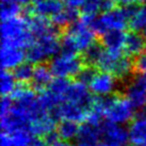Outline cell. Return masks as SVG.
<instances>
[{
  "label": "cell",
  "mask_w": 146,
  "mask_h": 146,
  "mask_svg": "<svg viewBox=\"0 0 146 146\" xmlns=\"http://www.w3.org/2000/svg\"><path fill=\"white\" fill-rule=\"evenodd\" d=\"M96 16L83 14L79 21H75L66 29L61 37V50L63 52H84L86 49L95 44L96 32L92 24Z\"/></svg>",
  "instance_id": "obj_1"
},
{
  "label": "cell",
  "mask_w": 146,
  "mask_h": 146,
  "mask_svg": "<svg viewBox=\"0 0 146 146\" xmlns=\"http://www.w3.org/2000/svg\"><path fill=\"white\" fill-rule=\"evenodd\" d=\"M33 35L30 30L29 19L16 16L2 21L1 43L2 46H12L17 48H28L32 43Z\"/></svg>",
  "instance_id": "obj_2"
},
{
  "label": "cell",
  "mask_w": 146,
  "mask_h": 146,
  "mask_svg": "<svg viewBox=\"0 0 146 146\" xmlns=\"http://www.w3.org/2000/svg\"><path fill=\"white\" fill-rule=\"evenodd\" d=\"M133 4L124 8H112L94 18L92 27L94 31L102 35L110 31H124L129 26L130 17L133 13Z\"/></svg>",
  "instance_id": "obj_3"
},
{
  "label": "cell",
  "mask_w": 146,
  "mask_h": 146,
  "mask_svg": "<svg viewBox=\"0 0 146 146\" xmlns=\"http://www.w3.org/2000/svg\"><path fill=\"white\" fill-rule=\"evenodd\" d=\"M61 50V40L58 31L33 37L32 43L26 51V57L29 63L42 64L48 59H52Z\"/></svg>",
  "instance_id": "obj_4"
},
{
  "label": "cell",
  "mask_w": 146,
  "mask_h": 146,
  "mask_svg": "<svg viewBox=\"0 0 146 146\" xmlns=\"http://www.w3.org/2000/svg\"><path fill=\"white\" fill-rule=\"evenodd\" d=\"M133 106L126 97L116 95L104 97V117L107 119V122L125 125L133 121Z\"/></svg>",
  "instance_id": "obj_5"
},
{
  "label": "cell",
  "mask_w": 146,
  "mask_h": 146,
  "mask_svg": "<svg viewBox=\"0 0 146 146\" xmlns=\"http://www.w3.org/2000/svg\"><path fill=\"white\" fill-rule=\"evenodd\" d=\"M102 72L114 75L117 79H126L132 74L133 62L129 57H124L122 53L105 50L96 64Z\"/></svg>",
  "instance_id": "obj_6"
},
{
  "label": "cell",
  "mask_w": 146,
  "mask_h": 146,
  "mask_svg": "<svg viewBox=\"0 0 146 146\" xmlns=\"http://www.w3.org/2000/svg\"><path fill=\"white\" fill-rule=\"evenodd\" d=\"M49 67L54 77L67 79L77 77L83 68V62L75 53L61 51L51 59Z\"/></svg>",
  "instance_id": "obj_7"
},
{
  "label": "cell",
  "mask_w": 146,
  "mask_h": 146,
  "mask_svg": "<svg viewBox=\"0 0 146 146\" xmlns=\"http://www.w3.org/2000/svg\"><path fill=\"white\" fill-rule=\"evenodd\" d=\"M88 86L92 94L98 97H110L118 88L117 78L107 72H99L94 75Z\"/></svg>",
  "instance_id": "obj_8"
},
{
  "label": "cell",
  "mask_w": 146,
  "mask_h": 146,
  "mask_svg": "<svg viewBox=\"0 0 146 146\" xmlns=\"http://www.w3.org/2000/svg\"><path fill=\"white\" fill-rule=\"evenodd\" d=\"M102 142L107 146H125L129 141L128 129L124 125L106 122L100 126Z\"/></svg>",
  "instance_id": "obj_9"
},
{
  "label": "cell",
  "mask_w": 146,
  "mask_h": 146,
  "mask_svg": "<svg viewBox=\"0 0 146 146\" xmlns=\"http://www.w3.org/2000/svg\"><path fill=\"white\" fill-rule=\"evenodd\" d=\"M25 59H27V57L24 49L12 46H1L0 64L2 69H15L17 66L24 63Z\"/></svg>",
  "instance_id": "obj_10"
},
{
  "label": "cell",
  "mask_w": 146,
  "mask_h": 146,
  "mask_svg": "<svg viewBox=\"0 0 146 146\" xmlns=\"http://www.w3.org/2000/svg\"><path fill=\"white\" fill-rule=\"evenodd\" d=\"M146 49V40L142 34L139 32H130L126 34L125 46L124 51L126 52L127 57H137L144 54Z\"/></svg>",
  "instance_id": "obj_11"
},
{
  "label": "cell",
  "mask_w": 146,
  "mask_h": 146,
  "mask_svg": "<svg viewBox=\"0 0 146 146\" xmlns=\"http://www.w3.org/2000/svg\"><path fill=\"white\" fill-rule=\"evenodd\" d=\"M128 133L133 146H146V117L138 115L129 125Z\"/></svg>",
  "instance_id": "obj_12"
},
{
  "label": "cell",
  "mask_w": 146,
  "mask_h": 146,
  "mask_svg": "<svg viewBox=\"0 0 146 146\" xmlns=\"http://www.w3.org/2000/svg\"><path fill=\"white\" fill-rule=\"evenodd\" d=\"M53 74L49 66L45 64H37L33 68L32 76V86L35 90L44 91L46 88H48L50 83L53 81Z\"/></svg>",
  "instance_id": "obj_13"
},
{
  "label": "cell",
  "mask_w": 146,
  "mask_h": 146,
  "mask_svg": "<svg viewBox=\"0 0 146 146\" xmlns=\"http://www.w3.org/2000/svg\"><path fill=\"white\" fill-rule=\"evenodd\" d=\"M126 41V33L124 31H110L102 35V44L105 50L112 52L122 53Z\"/></svg>",
  "instance_id": "obj_14"
},
{
  "label": "cell",
  "mask_w": 146,
  "mask_h": 146,
  "mask_svg": "<svg viewBox=\"0 0 146 146\" xmlns=\"http://www.w3.org/2000/svg\"><path fill=\"white\" fill-rule=\"evenodd\" d=\"M65 7L62 0H43L40 2H35L33 5L32 11L37 16L45 18H52Z\"/></svg>",
  "instance_id": "obj_15"
},
{
  "label": "cell",
  "mask_w": 146,
  "mask_h": 146,
  "mask_svg": "<svg viewBox=\"0 0 146 146\" xmlns=\"http://www.w3.org/2000/svg\"><path fill=\"white\" fill-rule=\"evenodd\" d=\"M100 126L102 125H93L91 123L85 122L79 129V134L77 138L79 143L94 145L99 142V140H102Z\"/></svg>",
  "instance_id": "obj_16"
},
{
  "label": "cell",
  "mask_w": 146,
  "mask_h": 146,
  "mask_svg": "<svg viewBox=\"0 0 146 146\" xmlns=\"http://www.w3.org/2000/svg\"><path fill=\"white\" fill-rule=\"evenodd\" d=\"M125 97L133 106L134 109L141 110L146 107V91L135 82L126 86Z\"/></svg>",
  "instance_id": "obj_17"
},
{
  "label": "cell",
  "mask_w": 146,
  "mask_h": 146,
  "mask_svg": "<svg viewBox=\"0 0 146 146\" xmlns=\"http://www.w3.org/2000/svg\"><path fill=\"white\" fill-rule=\"evenodd\" d=\"M32 139V134L28 131H18L14 133L2 132L0 146H27Z\"/></svg>",
  "instance_id": "obj_18"
},
{
  "label": "cell",
  "mask_w": 146,
  "mask_h": 146,
  "mask_svg": "<svg viewBox=\"0 0 146 146\" xmlns=\"http://www.w3.org/2000/svg\"><path fill=\"white\" fill-rule=\"evenodd\" d=\"M79 129L80 127L78 126V123L67 121V119H62L57 127V134L60 140L69 142L78 138Z\"/></svg>",
  "instance_id": "obj_19"
},
{
  "label": "cell",
  "mask_w": 146,
  "mask_h": 146,
  "mask_svg": "<svg viewBox=\"0 0 146 146\" xmlns=\"http://www.w3.org/2000/svg\"><path fill=\"white\" fill-rule=\"evenodd\" d=\"M113 0H85L81 9L85 15L97 16L99 12L102 13L113 8Z\"/></svg>",
  "instance_id": "obj_20"
},
{
  "label": "cell",
  "mask_w": 146,
  "mask_h": 146,
  "mask_svg": "<svg viewBox=\"0 0 146 146\" xmlns=\"http://www.w3.org/2000/svg\"><path fill=\"white\" fill-rule=\"evenodd\" d=\"M78 18V12L77 9L68 8L65 5L60 12L58 13L56 16L51 18L52 24L56 27H69L70 25H73L75 21H77Z\"/></svg>",
  "instance_id": "obj_21"
},
{
  "label": "cell",
  "mask_w": 146,
  "mask_h": 146,
  "mask_svg": "<svg viewBox=\"0 0 146 146\" xmlns=\"http://www.w3.org/2000/svg\"><path fill=\"white\" fill-rule=\"evenodd\" d=\"M129 27L133 31H144L146 29V5L135 7L132 15L130 17Z\"/></svg>",
  "instance_id": "obj_22"
},
{
  "label": "cell",
  "mask_w": 146,
  "mask_h": 146,
  "mask_svg": "<svg viewBox=\"0 0 146 146\" xmlns=\"http://www.w3.org/2000/svg\"><path fill=\"white\" fill-rule=\"evenodd\" d=\"M16 81L17 80L15 79L13 73L2 69V72L0 74V91L2 96L12 95L15 92V90L17 89Z\"/></svg>",
  "instance_id": "obj_23"
},
{
  "label": "cell",
  "mask_w": 146,
  "mask_h": 146,
  "mask_svg": "<svg viewBox=\"0 0 146 146\" xmlns=\"http://www.w3.org/2000/svg\"><path fill=\"white\" fill-rule=\"evenodd\" d=\"M21 12V4L15 0H0V15L2 21L19 16Z\"/></svg>",
  "instance_id": "obj_24"
},
{
  "label": "cell",
  "mask_w": 146,
  "mask_h": 146,
  "mask_svg": "<svg viewBox=\"0 0 146 146\" xmlns=\"http://www.w3.org/2000/svg\"><path fill=\"white\" fill-rule=\"evenodd\" d=\"M33 68L30 63H23L19 66H17L15 69H13V75L15 79L17 80V82L21 83H27V82L32 80L33 76Z\"/></svg>",
  "instance_id": "obj_25"
},
{
  "label": "cell",
  "mask_w": 146,
  "mask_h": 146,
  "mask_svg": "<svg viewBox=\"0 0 146 146\" xmlns=\"http://www.w3.org/2000/svg\"><path fill=\"white\" fill-rule=\"evenodd\" d=\"M104 51H105V49L102 48V46H99L97 44H94L83 52V60H84L86 64L96 65L97 62L99 61V59H100Z\"/></svg>",
  "instance_id": "obj_26"
},
{
  "label": "cell",
  "mask_w": 146,
  "mask_h": 146,
  "mask_svg": "<svg viewBox=\"0 0 146 146\" xmlns=\"http://www.w3.org/2000/svg\"><path fill=\"white\" fill-rule=\"evenodd\" d=\"M96 74V72L94 70L92 67H83L82 70L79 73L78 75V81L82 82V83H84V84H89L91 80H92V78L94 77V75Z\"/></svg>",
  "instance_id": "obj_27"
},
{
  "label": "cell",
  "mask_w": 146,
  "mask_h": 146,
  "mask_svg": "<svg viewBox=\"0 0 146 146\" xmlns=\"http://www.w3.org/2000/svg\"><path fill=\"white\" fill-rule=\"evenodd\" d=\"M135 69H138L139 73L146 72V53L140 56L135 62Z\"/></svg>",
  "instance_id": "obj_28"
},
{
  "label": "cell",
  "mask_w": 146,
  "mask_h": 146,
  "mask_svg": "<svg viewBox=\"0 0 146 146\" xmlns=\"http://www.w3.org/2000/svg\"><path fill=\"white\" fill-rule=\"evenodd\" d=\"M85 0H62V2L68 7V8H73V9H78L81 8L83 3H84Z\"/></svg>",
  "instance_id": "obj_29"
},
{
  "label": "cell",
  "mask_w": 146,
  "mask_h": 146,
  "mask_svg": "<svg viewBox=\"0 0 146 146\" xmlns=\"http://www.w3.org/2000/svg\"><path fill=\"white\" fill-rule=\"evenodd\" d=\"M134 82L138 83L140 86H142L143 89L146 91V72H144V73H139V75L135 77Z\"/></svg>",
  "instance_id": "obj_30"
},
{
  "label": "cell",
  "mask_w": 146,
  "mask_h": 146,
  "mask_svg": "<svg viewBox=\"0 0 146 146\" xmlns=\"http://www.w3.org/2000/svg\"><path fill=\"white\" fill-rule=\"evenodd\" d=\"M49 146H74V145H72V144L69 142H67V141H63V140L58 139L56 141H53L52 143H50Z\"/></svg>",
  "instance_id": "obj_31"
},
{
  "label": "cell",
  "mask_w": 146,
  "mask_h": 146,
  "mask_svg": "<svg viewBox=\"0 0 146 146\" xmlns=\"http://www.w3.org/2000/svg\"><path fill=\"white\" fill-rule=\"evenodd\" d=\"M27 146H47V145H46V143L44 141H42L40 139H32Z\"/></svg>",
  "instance_id": "obj_32"
},
{
  "label": "cell",
  "mask_w": 146,
  "mask_h": 146,
  "mask_svg": "<svg viewBox=\"0 0 146 146\" xmlns=\"http://www.w3.org/2000/svg\"><path fill=\"white\" fill-rule=\"evenodd\" d=\"M78 146H107L106 144H104L102 142H98L94 145H88V144H82V143H78Z\"/></svg>",
  "instance_id": "obj_33"
},
{
  "label": "cell",
  "mask_w": 146,
  "mask_h": 146,
  "mask_svg": "<svg viewBox=\"0 0 146 146\" xmlns=\"http://www.w3.org/2000/svg\"><path fill=\"white\" fill-rule=\"evenodd\" d=\"M17 3H19L21 5H24V4H28L31 0H15Z\"/></svg>",
  "instance_id": "obj_34"
},
{
  "label": "cell",
  "mask_w": 146,
  "mask_h": 146,
  "mask_svg": "<svg viewBox=\"0 0 146 146\" xmlns=\"http://www.w3.org/2000/svg\"><path fill=\"white\" fill-rule=\"evenodd\" d=\"M146 0H133L134 3H143V2H145Z\"/></svg>",
  "instance_id": "obj_35"
},
{
  "label": "cell",
  "mask_w": 146,
  "mask_h": 146,
  "mask_svg": "<svg viewBox=\"0 0 146 146\" xmlns=\"http://www.w3.org/2000/svg\"><path fill=\"white\" fill-rule=\"evenodd\" d=\"M143 36L145 37V40H146V29L144 30V31H143Z\"/></svg>",
  "instance_id": "obj_36"
},
{
  "label": "cell",
  "mask_w": 146,
  "mask_h": 146,
  "mask_svg": "<svg viewBox=\"0 0 146 146\" xmlns=\"http://www.w3.org/2000/svg\"><path fill=\"white\" fill-rule=\"evenodd\" d=\"M34 2H40V1H43V0H33Z\"/></svg>",
  "instance_id": "obj_37"
},
{
  "label": "cell",
  "mask_w": 146,
  "mask_h": 146,
  "mask_svg": "<svg viewBox=\"0 0 146 146\" xmlns=\"http://www.w3.org/2000/svg\"><path fill=\"white\" fill-rule=\"evenodd\" d=\"M125 146H130V145H125Z\"/></svg>",
  "instance_id": "obj_38"
}]
</instances>
